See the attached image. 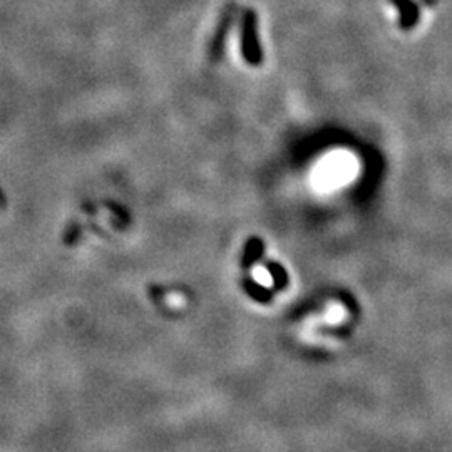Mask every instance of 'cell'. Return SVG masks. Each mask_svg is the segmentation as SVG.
<instances>
[{
  "instance_id": "1",
  "label": "cell",
  "mask_w": 452,
  "mask_h": 452,
  "mask_svg": "<svg viewBox=\"0 0 452 452\" xmlns=\"http://www.w3.org/2000/svg\"><path fill=\"white\" fill-rule=\"evenodd\" d=\"M243 56L251 65H258L261 62V49L256 37V15L255 12H246L245 25H243Z\"/></svg>"
},
{
  "instance_id": "2",
  "label": "cell",
  "mask_w": 452,
  "mask_h": 452,
  "mask_svg": "<svg viewBox=\"0 0 452 452\" xmlns=\"http://www.w3.org/2000/svg\"><path fill=\"white\" fill-rule=\"evenodd\" d=\"M401 14V27L412 29L419 20V8L412 0H392Z\"/></svg>"
}]
</instances>
